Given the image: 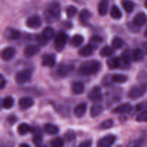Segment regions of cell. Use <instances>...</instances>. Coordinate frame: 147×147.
<instances>
[{
    "label": "cell",
    "mask_w": 147,
    "mask_h": 147,
    "mask_svg": "<svg viewBox=\"0 0 147 147\" xmlns=\"http://www.w3.org/2000/svg\"><path fill=\"white\" fill-rule=\"evenodd\" d=\"M100 68V63L98 60H88L81 64L80 72L85 76H90L96 74Z\"/></svg>",
    "instance_id": "obj_1"
},
{
    "label": "cell",
    "mask_w": 147,
    "mask_h": 147,
    "mask_svg": "<svg viewBox=\"0 0 147 147\" xmlns=\"http://www.w3.org/2000/svg\"><path fill=\"white\" fill-rule=\"evenodd\" d=\"M60 15V7L57 1H52L46 9V20L50 22L57 20Z\"/></svg>",
    "instance_id": "obj_2"
},
{
    "label": "cell",
    "mask_w": 147,
    "mask_h": 147,
    "mask_svg": "<svg viewBox=\"0 0 147 147\" xmlns=\"http://www.w3.org/2000/svg\"><path fill=\"white\" fill-rule=\"evenodd\" d=\"M67 40V37L65 33H64L63 32H59L57 35H56L54 42L55 50L58 52L61 51L65 46Z\"/></svg>",
    "instance_id": "obj_3"
},
{
    "label": "cell",
    "mask_w": 147,
    "mask_h": 147,
    "mask_svg": "<svg viewBox=\"0 0 147 147\" xmlns=\"http://www.w3.org/2000/svg\"><path fill=\"white\" fill-rule=\"evenodd\" d=\"M32 73L28 69L21 70L18 72L15 76V81L19 84H23L29 81L31 78Z\"/></svg>",
    "instance_id": "obj_4"
},
{
    "label": "cell",
    "mask_w": 147,
    "mask_h": 147,
    "mask_svg": "<svg viewBox=\"0 0 147 147\" xmlns=\"http://www.w3.org/2000/svg\"><path fill=\"white\" fill-rule=\"evenodd\" d=\"M146 91V88L144 86H135L130 89L129 92V97L131 99H137L142 97Z\"/></svg>",
    "instance_id": "obj_5"
},
{
    "label": "cell",
    "mask_w": 147,
    "mask_h": 147,
    "mask_svg": "<svg viewBox=\"0 0 147 147\" xmlns=\"http://www.w3.org/2000/svg\"><path fill=\"white\" fill-rule=\"evenodd\" d=\"M88 96V98L90 100L94 102H99L100 100H102V99H103V94H102V92L100 87H98V86H95V87H93L89 91Z\"/></svg>",
    "instance_id": "obj_6"
},
{
    "label": "cell",
    "mask_w": 147,
    "mask_h": 147,
    "mask_svg": "<svg viewBox=\"0 0 147 147\" xmlns=\"http://www.w3.org/2000/svg\"><path fill=\"white\" fill-rule=\"evenodd\" d=\"M116 141L114 135H107L98 142L97 147H110Z\"/></svg>",
    "instance_id": "obj_7"
},
{
    "label": "cell",
    "mask_w": 147,
    "mask_h": 147,
    "mask_svg": "<svg viewBox=\"0 0 147 147\" xmlns=\"http://www.w3.org/2000/svg\"><path fill=\"white\" fill-rule=\"evenodd\" d=\"M26 24L28 27L32 29H37L42 25V20L39 16L32 15L27 19Z\"/></svg>",
    "instance_id": "obj_8"
},
{
    "label": "cell",
    "mask_w": 147,
    "mask_h": 147,
    "mask_svg": "<svg viewBox=\"0 0 147 147\" xmlns=\"http://www.w3.org/2000/svg\"><path fill=\"white\" fill-rule=\"evenodd\" d=\"M73 70V66L70 65L60 64L57 69V74L61 77H65L70 74Z\"/></svg>",
    "instance_id": "obj_9"
},
{
    "label": "cell",
    "mask_w": 147,
    "mask_h": 147,
    "mask_svg": "<svg viewBox=\"0 0 147 147\" xmlns=\"http://www.w3.org/2000/svg\"><path fill=\"white\" fill-rule=\"evenodd\" d=\"M40 51V48L35 45H28L24 50V55L26 57H32Z\"/></svg>",
    "instance_id": "obj_10"
},
{
    "label": "cell",
    "mask_w": 147,
    "mask_h": 147,
    "mask_svg": "<svg viewBox=\"0 0 147 147\" xmlns=\"http://www.w3.org/2000/svg\"><path fill=\"white\" fill-rule=\"evenodd\" d=\"M4 34L6 38L11 40H17L20 37V33L18 30H15V29L10 28V27L6 29Z\"/></svg>",
    "instance_id": "obj_11"
},
{
    "label": "cell",
    "mask_w": 147,
    "mask_h": 147,
    "mask_svg": "<svg viewBox=\"0 0 147 147\" xmlns=\"http://www.w3.org/2000/svg\"><path fill=\"white\" fill-rule=\"evenodd\" d=\"M55 57L54 55L46 54L44 55L42 57V63L44 66L52 67L55 64Z\"/></svg>",
    "instance_id": "obj_12"
},
{
    "label": "cell",
    "mask_w": 147,
    "mask_h": 147,
    "mask_svg": "<svg viewBox=\"0 0 147 147\" xmlns=\"http://www.w3.org/2000/svg\"><path fill=\"white\" fill-rule=\"evenodd\" d=\"M15 53V49L14 47H7V48L4 49L2 50V52H1V58H2V60L8 61V60H11V59H12L14 57Z\"/></svg>",
    "instance_id": "obj_13"
},
{
    "label": "cell",
    "mask_w": 147,
    "mask_h": 147,
    "mask_svg": "<svg viewBox=\"0 0 147 147\" xmlns=\"http://www.w3.org/2000/svg\"><path fill=\"white\" fill-rule=\"evenodd\" d=\"M33 104H34V100H33L31 98H22L20 99V100H19V106H20V109H22V110H26V109H29V108H30L31 106H32Z\"/></svg>",
    "instance_id": "obj_14"
},
{
    "label": "cell",
    "mask_w": 147,
    "mask_h": 147,
    "mask_svg": "<svg viewBox=\"0 0 147 147\" xmlns=\"http://www.w3.org/2000/svg\"><path fill=\"white\" fill-rule=\"evenodd\" d=\"M132 106L130 103H123V104L118 106L113 110V112L115 113H129L131 111Z\"/></svg>",
    "instance_id": "obj_15"
},
{
    "label": "cell",
    "mask_w": 147,
    "mask_h": 147,
    "mask_svg": "<svg viewBox=\"0 0 147 147\" xmlns=\"http://www.w3.org/2000/svg\"><path fill=\"white\" fill-rule=\"evenodd\" d=\"M147 21V17L146 14L144 12H139L137 14H136L134 17L133 22L136 24V25L142 26Z\"/></svg>",
    "instance_id": "obj_16"
},
{
    "label": "cell",
    "mask_w": 147,
    "mask_h": 147,
    "mask_svg": "<svg viewBox=\"0 0 147 147\" xmlns=\"http://www.w3.org/2000/svg\"><path fill=\"white\" fill-rule=\"evenodd\" d=\"M87 109V105L85 103H82L78 105L74 110V113L76 117L81 118L85 115Z\"/></svg>",
    "instance_id": "obj_17"
},
{
    "label": "cell",
    "mask_w": 147,
    "mask_h": 147,
    "mask_svg": "<svg viewBox=\"0 0 147 147\" xmlns=\"http://www.w3.org/2000/svg\"><path fill=\"white\" fill-rule=\"evenodd\" d=\"M98 13L100 15L105 16L109 10V1L108 0H101L98 4Z\"/></svg>",
    "instance_id": "obj_18"
},
{
    "label": "cell",
    "mask_w": 147,
    "mask_h": 147,
    "mask_svg": "<svg viewBox=\"0 0 147 147\" xmlns=\"http://www.w3.org/2000/svg\"><path fill=\"white\" fill-rule=\"evenodd\" d=\"M45 131L50 135H55L59 132V128L52 123H47L45 125Z\"/></svg>",
    "instance_id": "obj_19"
},
{
    "label": "cell",
    "mask_w": 147,
    "mask_h": 147,
    "mask_svg": "<svg viewBox=\"0 0 147 147\" xmlns=\"http://www.w3.org/2000/svg\"><path fill=\"white\" fill-rule=\"evenodd\" d=\"M102 42H103V39L100 36L98 35L93 36L90 37V40H89V45L94 49L98 48Z\"/></svg>",
    "instance_id": "obj_20"
},
{
    "label": "cell",
    "mask_w": 147,
    "mask_h": 147,
    "mask_svg": "<svg viewBox=\"0 0 147 147\" xmlns=\"http://www.w3.org/2000/svg\"><path fill=\"white\" fill-rule=\"evenodd\" d=\"M78 53L80 55L83 56V57H88L93 53V48L90 45H86L80 48Z\"/></svg>",
    "instance_id": "obj_21"
},
{
    "label": "cell",
    "mask_w": 147,
    "mask_h": 147,
    "mask_svg": "<svg viewBox=\"0 0 147 147\" xmlns=\"http://www.w3.org/2000/svg\"><path fill=\"white\" fill-rule=\"evenodd\" d=\"M80 20L81 23L86 25L91 17V13L88 9H83L80 13Z\"/></svg>",
    "instance_id": "obj_22"
},
{
    "label": "cell",
    "mask_w": 147,
    "mask_h": 147,
    "mask_svg": "<svg viewBox=\"0 0 147 147\" xmlns=\"http://www.w3.org/2000/svg\"><path fill=\"white\" fill-rule=\"evenodd\" d=\"M103 111V106L100 104H95L91 106V109H90V116L92 117H96V116H99Z\"/></svg>",
    "instance_id": "obj_23"
},
{
    "label": "cell",
    "mask_w": 147,
    "mask_h": 147,
    "mask_svg": "<svg viewBox=\"0 0 147 147\" xmlns=\"http://www.w3.org/2000/svg\"><path fill=\"white\" fill-rule=\"evenodd\" d=\"M72 91L75 94H80L84 90V86L80 82H75L72 85Z\"/></svg>",
    "instance_id": "obj_24"
},
{
    "label": "cell",
    "mask_w": 147,
    "mask_h": 147,
    "mask_svg": "<svg viewBox=\"0 0 147 147\" xmlns=\"http://www.w3.org/2000/svg\"><path fill=\"white\" fill-rule=\"evenodd\" d=\"M110 14L112 18L114 19V20H119L122 17L121 11L116 5L112 6L111 9Z\"/></svg>",
    "instance_id": "obj_25"
},
{
    "label": "cell",
    "mask_w": 147,
    "mask_h": 147,
    "mask_svg": "<svg viewBox=\"0 0 147 147\" xmlns=\"http://www.w3.org/2000/svg\"><path fill=\"white\" fill-rule=\"evenodd\" d=\"M121 4L123 9L128 13H131L134 9V4L130 0H122Z\"/></svg>",
    "instance_id": "obj_26"
},
{
    "label": "cell",
    "mask_w": 147,
    "mask_h": 147,
    "mask_svg": "<svg viewBox=\"0 0 147 147\" xmlns=\"http://www.w3.org/2000/svg\"><path fill=\"white\" fill-rule=\"evenodd\" d=\"M83 42V37L80 34H76L70 40V44L73 47H79Z\"/></svg>",
    "instance_id": "obj_27"
},
{
    "label": "cell",
    "mask_w": 147,
    "mask_h": 147,
    "mask_svg": "<svg viewBox=\"0 0 147 147\" xmlns=\"http://www.w3.org/2000/svg\"><path fill=\"white\" fill-rule=\"evenodd\" d=\"M30 131H31V128L30 127L28 124L25 123H20L18 126V127H17V131H18L19 134L20 135L27 134Z\"/></svg>",
    "instance_id": "obj_28"
},
{
    "label": "cell",
    "mask_w": 147,
    "mask_h": 147,
    "mask_svg": "<svg viewBox=\"0 0 147 147\" xmlns=\"http://www.w3.org/2000/svg\"><path fill=\"white\" fill-rule=\"evenodd\" d=\"M107 65L111 69H116L120 65V61L118 57H111L107 60Z\"/></svg>",
    "instance_id": "obj_29"
},
{
    "label": "cell",
    "mask_w": 147,
    "mask_h": 147,
    "mask_svg": "<svg viewBox=\"0 0 147 147\" xmlns=\"http://www.w3.org/2000/svg\"><path fill=\"white\" fill-rule=\"evenodd\" d=\"M144 52L141 49H136L132 53V59L136 62H139L144 58Z\"/></svg>",
    "instance_id": "obj_30"
},
{
    "label": "cell",
    "mask_w": 147,
    "mask_h": 147,
    "mask_svg": "<svg viewBox=\"0 0 147 147\" xmlns=\"http://www.w3.org/2000/svg\"><path fill=\"white\" fill-rule=\"evenodd\" d=\"M111 80L113 82L117 83H123L127 81V77L124 75L116 74L113 75L111 78Z\"/></svg>",
    "instance_id": "obj_31"
},
{
    "label": "cell",
    "mask_w": 147,
    "mask_h": 147,
    "mask_svg": "<svg viewBox=\"0 0 147 147\" xmlns=\"http://www.w3.org/2000/svg\"><path fill=\"white\" fill-rule=\"evenodd\" d=\"M55 34V31L52 27H47L43 30L42 35L45 37L47 40H50L53 37Z\"/></svg>",
    "instance_id": "obj_32"
},
{
    "label": "cell",
    "mask_w": 147,
    "mask_h": 147,
    "mask_svg": "<svg viewBox=\"0 0 147 147\" xmlns=\"http://www.w3.org/2000/svg\"><path fill=\"white\" fill-rule=\"evenodd\" d=\"M132 58V53L129 50H126L122 53L121 54V59L123 61V63L126 64H129L131 62Z\"/></svg>",
    "instance_id": "obj_33"
},
{
    "label": "cell",
    "mask_w": 147,
    "mask_h": 147,
    "mask_svg": "<svg viewBox=\"0 0 147 147\" xmlns=\"http://www.w3.org/2000/svg\"><path fill=\"white\" fill-rule=\"evenodd\" d=\"M14 105V99L11 97H6L2 100V107L5 109H9Z\"/></svg>",
    "instance_id": "obj_34"
},
{
    "label": "cell",
    "mask_w": 147,
    "mask_h": 147,
    "mask_svg": "<svg viewBox=\"0 0 147 147\" xmlns=\"http://www.w3.org/2000/svg\"><path fill=\"white\" fill-rule=\"evenodd\" d=\"M124 45V41L119 37H115L112 40V46L115 49H119L122 47Z\"/></svg>",
    "instance_id": "obj_35"
},
{
    "label": "cell",
    "mask_w": 147,
    "mask_h": 147,
    "mask_svg": "<svg viewBox=\"0 0 147 147\" xmlns=\"http://www.w3.org/2000/svg\"><path fill=\"white\" fill-rule=\"evenodd\" d=\"M113 54V49L111 47H109V46H106V47H103L100 51V55L102 57H109V56H111Z\"/></svg>",
    "instance_id": "obj_36"
},
{
    "label": "cell",
    "mask_w": 147,
    "mask_h": 147,
    "mask_svg": "<svg viewBox=\"0 0 147 147\" xmlns=\"http://www.w3.org/2000/svg\"><path fill=\"white\" fill-rule=\"evenodd\" d=\"M50 145L51 147H63L64 142L60 137H56L51 141Z\"/></svg>",
    "instance_id": "obj_37"
},
{
    "label": "cell",
    "mask_w": 147,
    "mask_h": 147,
    "mask_svg": "<svg viewBox=\"0 0 147 147\" xmlns=\"http://www.w3.org/2000/svg\"><path fill=\"white\" fill-rule=\"evenodd\" d=\"M113 125V121L111 119H107V120L104 121L102 122L99 126V129H109L111 128Z\"/></svg>",
    "instance_id": "obj_38"
},
{
    "label": "cell",
    "mask_w": 147,
    "mask_h": 147,
    "mask_svg": "<svg viewBox=\"0 0 147 147\" xmlns=\"http://www.w3.org/2000/svg\"><path fill=\"white\" fill-rule=\"evenodd\" d=\"M77 12V9L74 6H69L66 9V14L68 18H73Z\"/></svg>",
    "instance_id": "obj_39"
},
{
    "label": "cell",
    "mask_w": 147,
    "mask_h": 147,
    "mask_svg": "<svg viewBox=\"0 0 147 147\" xmlns=\"http://www.w3.org/2000/svg\"><path fill=\"white\" fill-rule=\"evenodd\" d=\"M65 140L69 141H73L76 139V134L73 131H67L65 134Z\"/></svg>",
    "instance_id": "obj_40"
},
{
    "label": "cell",
    "mask_w": 147,
    "mask_h": 147,
    "mask_svg": "<svg viewBox=\"0 0 147 147\" xmlns=\"http://www.w3.org/2000/svg\"><path fill=\"white\" fill-rule=\"evenodd\" d=\"M136 120L139 122H147V112L144 111L138 115Z\"/></svg>",
    "instance_id": "obj_41"
},
{
    "label": "cell",
    "mask_w": 147,
    "mask_h": 147,
    "mask_svg": "<svg viewBox=\"0 0 147 147\" xmlns=\"http://www.w3.org/2000/svg\"><path fill=\"white\" fill-rule=\"evenodd\" d=\"M42 136L40 135H35V136L33 137V143L36 145V146H39L41 145L42 144Z\"/></svg>",
    "instance_id": "obj_42"
},
{
    "label": "cell",
    "mask_w": 147,
    "mask_h": 147,
    "mask_svg": "<svg viewBox=\"0 0 147 147\" xmlns=\"http://www.w3.org/2000/svg\"><path fill=\"white\" fill-rule=\"evenodd\" d=\"M37 41L40 45H45L47 44V39L44 37V36H40V35H37Z\"/></svg>",
    "instance_id": "obj_43"
},
{
    "label": "cell",
    "mask_w": 147,
    "mask_h": 147,
    "mask_svg": "<svg viewBox=\"0 0 147 147\" xmlns=\"http://www.w3.org/2000/svg\"><path fill=\"white\" fill-rule=\"evenodd\" d=\"M137 27H139L138 25H136V24H134V23H129L128 24V28H129V30H130L131 32H136L139 31V28H138Z\"/></svg>",
    "instance_id": "obj_44"
},
{
    "label": "cell",
    "mask_w": 147,
    "mask_h": 147,
    "mask_svg": "<svg viewBox=\"0 0 147 147\" xmlns=\"http://www.w3.org/2000/svg\"><path fill=\"white\" fill-rule=\"evenodd\" d=\"M92 145V141L91 140H86L84 142H82L78 147H90Z\"/></svg>",
    "instance_id": "obj_45"
},
{
    "label": "cell",
    "mask_w": 147,
    "mask_h": 147,
    "mask_svg": "<svg viewBox=\"0 0 147 147\" xmlns=\"http://www.w3.org/2000/svg\"><path fill=\"white\" fill-rule=\"evenodd\" d=\"M0 85H1V89L4 88L6 85V80L3 78V76H1V83H0Z\"/></svg>",
    "instance_id": "obj_46"
},
{
    "label": "cell",
    "mask_w": 147,
    "mask_h": 147,
    "mask_svg": "<svg viewBox=\"0 0 147 147\" xmlns=\"http://www.w3.org/2000/svg\"><path fill=\"white\" fill-rule=\"evenodd\" d=\"M16 120H17V119H16L15 117H14V116H10V117H9L8 118V121H9V122L10 123H11V124H12V123H14V122L16 121Z\"/></svg>",
    "instance_id": "obj_47"
},
{
    "label": "cell",
    "mask_w": 147,
    "mask_h": 147,
    "mask_svg": "<svg viewBox=\"0 0 147 147\" xmlns=\"http://www.w3.org/2000/svg\"><path fill=\"white\" fill-rule=\"evenodd\" d=\"M20 147H30L29 146L28 144H22L20 145Z\"/></svg>",
    "instance_id": "obj_48"
},
{
    "label": "cell",
    "mask_w": 147,
    "mask_h": 147,
    "mask_svg": "<svg viewBox=\"0 0 147 147\" xmlns=\"http://www.w3.org/2000/svg\"><path fill=\"white\" fill-rule=\"evenodd\" d=\"M144 47L145 50H146V52L147 53V42H145L144 44Z\"/></svg>",
    "instance_id": "obj_49"
},
{
    "label": "cell",
    "mask_w": 147,
    "mask_h": 147,
    "mask_svg": "<svg viewBox=\"0 0 147 147\" xmlns=\"http://www.w3.org/2000/svg\"><path fill=\"white\" fill-rule=\"evenodd\" d=\"M144 36L146 37H147V28H146V30H145V32H144Z\"/></svg>",
    "instance_id": "obj_50"
},
{
    "label": "cell",
    "mask_w": 147,
    "mask_h": 147,
    "mask_svg": "<svg viewBox=\"0 0 147 147\" xmlns=\"http://www.w3.org/2000/svg\"><path fill=\"white\" fill-rule=\"evenodd\" d=\"M145 6H146V7L147 8V0L146 1V2H145Z\"/></svg>",
    "instance_id": "obj_51"
},
{
    "label": "cell",
    "mask_w": 147,
    "mask_h": 147,
    "mask_svg": "<svg viewBox=\"0 0 147 147\" xmlns=\"http://www.w3.org/2000/svg\"><path fill=\"white\" fill-rule=\"evenodd\" d=\"M40 147H45V146H40Z\"/></svg>",
    "instance_id": "obj_52"
},
{
    "label": "cell",
    "mask_w": 147,
    "mask_h": 147,
    "mask_svg": "<svg viewBox=\"0 0 147 147\" xmlns=\"http://www.w3.org/2000/svg\"><path fill=\"white\" fill-rule=\"evenodd\" d=\"M134 147H138V146H134Z\"/></svg>",
    "instance_id": "obj_53"
}]
</instances>
